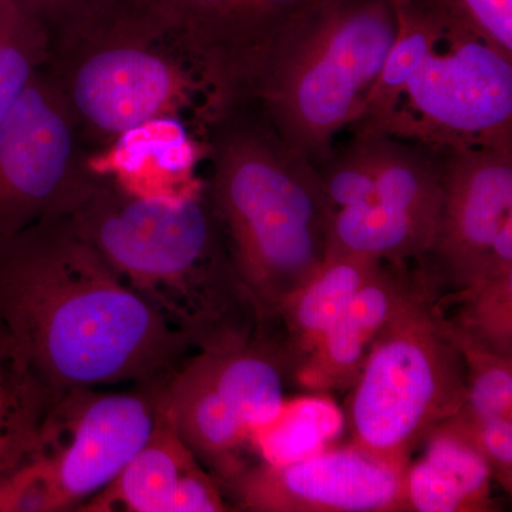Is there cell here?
<instances>
[{
	"label": "cell",
	"instance_id": "cell-1",
	"mask_svg": "<svg viewBox=\"0 0 512 512\" xmlns=\"http://www.w3.org/2000/svg\"><path fill=\"white\" fill-rule=\"evenodd\" d=\"M0 318L57 397L168 382L192 350L69 217L0 245Z\"/></svg>",
	"mask_w": 512,
	"mask_h": 512
},
{
	"label": "cell",
	"instance_id": "cell-2",
	"mask_svg": "<svg viewBox=\"0 0 512 512\" xmlns=\"http://www.w3.org/2000/svg\"><path fill=\"white\" fill-rule=\"evenodd\" d=\"M69 218L192 349L237 348L265 332L204 187L180 197H144L106 175Z\"/></svg>",
	"mask_w": 512,
	"mask_h": 512
},
{
	"label": "cell",
	"instance_id": "cell-3",
	"mask_svg": "<svg viewBox=\"0 0 512 512\" xmlns=\"http://www.w3.org/2000/svg\"><path fill=\"white\" fill-rule=\"evenodd\" d=\"M208 201L265 332L326 258L332 205L312 161L278 136L255 104L202 127Z\"/></svg>",
	"mask_w": 512,
	"mask_h": 512
},
{
	"label": "cell",
	"instance_id": "cell-4",
	"mask_svg": "<svg viewBox=\"0 0 512 512\" xmlns=\"http://www.w3.org/2000/svg\"><path fill=\"white\" fill-rule=\"evenodd\" d=\"M42 69L93 157L148 124L208 119L200 66L154 0H119L50 37Z\"/></svg>",
	"mask_w": 512,
	"mask_h": 512
},
{
	"label": "cell",
	"instance_id": "cell-5",
	"mask_svg": "<svg viewBox=\"0 0 512 512\" xmlns=\"http://www.w3.org/2000/svg\"><path fill=\"white\" fill-rule=\"evenodd\" d=\"M397 30L394 0H311L269 50L251 103L313 163L362 117Z\"/></svg>",
	"mask_w": 512,
	"mask_h": 512
},
{
	"label": "cell",
	"instance_id": "cell-6",
	"mask_svg": "<svg viewBox=\"0 0 512 512\" xmlns=\"http://www.w3.org/2000/svg\"><path fill=\"white\" fill-rule=\"evenodd\" d=\"M446 288L429 262L380 330L349 400L350 444L407 468L414 450L463 407L466 365L444 311Z\"/></svg>",
	"mask_w": 512,
	"mask_h": 512
},
{
	"label": "cell",
	"instance_id": "cell-7",
	"mask_svg": "<svg viewBox=\"0 0 512 512\" xmlns=\"http://www.w3.org/2000/svg\"><path fill=\"white\" fill-rule=\"evenodd\" d=\"M165 383L63 393L28 456L0 477V512L79 510L150 439L163 413Z\"/></svg>",
	"mask_w": 512,
	"mask_h": 512
},
{
	"label": "cell",
	"instance_id": "cell-8",
	"mask_svg": "<svg viewBox=\"0 0 512 512\" xmlns=\"http://www.w3.org/2000/svg\"><path fill=\"white\" fill-rule=\"evenodd\" d=\"M104 177L40 67L0 123V245L39 222L70 217Z\"/></svg>",
	"mask_w": 512,
	"mask_h": 512
},
{
	"label": "cell",
	"instance_id": "cell-9",
	"mask_svg": "<svg viewBox=\"0 0 512 512\" xmlns=\"http://www.w3.org/2000/svg\"><path fill=\"white\" fill-rule=\"evenodd\" d=\"M443 42L410 77L384 136L512 150V60L461 30L446 29Z\"/></svg>",
	"mask_w": 512,
	"mask_h": 512
},
{
	"label": "cell",
	"instance_id": "cell-10",
	"mask_svg": "<svg viewBox=\"0 0 512 512\" xmlns=\"http://www.w3.org/2000/svg\"><path fill=\"white\" fill-rule=\"evenodd\" d=\"M406 468L352 444L333 446L293 463L255 461L222 485L235 511L403 512Z\"/></svg>",
	"mask_w": 512,
	"mask_h": 512
},
{
	"label": "cell",
	"instance_id": "cell-11",
	"mask_svg": "<svg viewBox=\"0 0 512 512\" xmlns=\"http://www.w3.org/2000/svg\"><path fill=\"white\" fill-rule=\"evenodd\" d=\"M180 32L210 90L208 121L251 101L269 50L311 0H154Z\"/></svg>",
	"mask_w": 512,
	"mask_h": 512
},
{
	"label": "cell",
	"instance_id": "cell-12",
	"mask_svg": "<svg viewBox=\"0 0 512 512\" xmlns=\"http://www.w3.org/2000/svg\"><path fill=\"white\" fill-rule=\"evenodd\" d=\"M443 202L427 256L444 288L473 285L484 272L500 229L512 221V150L448 151Z\"/></svg>",
	"mask_w": 512,
	"mask_h": 512
},
{
	"label": "cell",
	"instance_id": "cell-13",
	"mask_svg": "<svg viewBox=\"0 0 512 512\" xmlns=\"http://www.w3.org/2000/svg\"><path fill=\"white\" fill-rule=\"evenodd\" d=\"M417 271L382 262L356 292L291 382L309 393L352 389L380 330L416 284Z\"/></svg>",
	"mask_w": 512,
	"mask_h": 512
},
{
	"label": "cell",
	"instance_id": "cell-14",
	"mask_svg": "<svg viewBox=\"0 0 512 512\" xmlns=\"http://www.w3.org/2000/svg\"><path fill=\"white\" fill-rule=\"evenodd\" d=\"M423 456L406 468L407 503L417 512L494 511L490 468L480 451L447 419L424 439Z\"/></svg>",
	"mask_w": 512,
	"mask_h": 512
},
{
	"label": "cell",
	"instance_id": "cell-15",
	"mask_svg": "<svg viewBox=\"0 0 512 512\" xmlns=\"http://www.w3.org/2000/svg\"><path fill=\"white\" fill-rule=\"evenodd\" d=\"M380 264L362 256L326 255L311 281L281 309L268 332L278 345L288 380L301 369Z\"/></svg>",
	"mask_w": 512,
	"mask_h": 512
},
{
	"label": "cell",
	"instance_id": "cell-16",
	"mask_svg": "<svg viewBox=\"0 0 512 512\" xmlns=\"http://www.w3.org/2000/svg\"><path fill=\"white\" fill-rule=\"evenodd\" d=\"M197 463L168 419L163 402V413L147 443L109 485L77 511L170 512L178 481Z\"/></svg>",
	"mask_w": 512,
	"mask_h": 512
},
{
	"label": "cell",
	"instance_id": "cell-17",
	"mask_svg": "<svg viewBox=\"0 0 512 512\" xmlns=\"http://www.w3.org/2000/svg\"><path fill=\"white\" fill-rule=\"evenodd\" d=\"M57 399L0 318V477L28 456Z\"/></svg>",
	"mask_w": 512,
	"mask_h": 512
},
{
	"label": "cell",
	"instance_id": "cell-18",
	"mask_svg": "<svg viewBox=\"0 0 512 512\" xmlns=\"http://www.w3.org/2000/svg\"><path fill=\"white\" fill-rule=\"evenodd\" d=\"M436 231L377 201L335 211L326 255L362 256L389 264L423 261Z\"/></svg>",
	"mask_w": 512,
	"mask_h": 512
},
{
	"label": "cell",
	"instance_id": "cell-19",
	"mask_svg": "<svg viewBox=\"0 0 512 512\" xmlns=\"http://www.w3.org/2000/svg\"><path fill=\"white\" fill-rule=\"evenodd\" d=\"M394 5L399 30L356 123L360 128L357 134L384 136L404 87L446 32L443 22L419 0H394Z\"/></svg>",
	"mask_w": 512,
	"mask_h": 512
},
{
	"label": "cell",
	"instance_id": "cell-20",
	"mask_svg": "<svg viewBox=\"0 0 512 512\" xmlns=\"http://www.w3.org/2000/svg\"><path fill=\"white\" fill-rule=\"evenodd\" d=\"M346 416L328 394L311 393L285 400L281 410L252 437V453L261 463H293L336 446Z\"/></svg>",
	"mask_w": 512,
	"mask_h": 512
},
{
	"label": "cell",
	"instance_id": "cell-21",
	"mask_svg": "<svg viewBox=\"0 0 512 512\" xmlns=\"http://www.w3.org/2000/svg\"><path fill=\"white\" fill-rule=\"evenodd\" d=\"M444 298L456 305L446 315L458 340L512 359V272L481 276Z\"/></svg>",
	"mask_w": 512,
	"mask_h": 512
},
{
	"label": "cell",
	"instance_id": "cell-22",
	"mask_svg": "<svg viewBox=\"0 0 512 512\" xmlns=\"http://www.w3.org/2000/svg\"><path fill=\"white\" fill-rule=\"evenodd\" d=\"M46 36L15 0H0V123L43 66Z\"/></svg>",
	"mask_w": 512,
	"mask_h": 512
},
{
	"label": "cell",
	"instance_id": "cell-23",
	"mask_svg": "<svg viewBox=\"0 0 512 512\" xmlns=\"http://www.w3.org/2000/svg\"><path fill=\"white\" fill-rule=\"evenodd\" d=\"M457 339V338H456ZM466 365L467 396L457 414L468 423L512 419V359L458 340Z\"/></svg>",
	"mask_w": 512,
	"mask_h": 512
},
{
	"label": "cell",
	"instance_id": "cell-24",
	"mask_svg": "<svg viewBox=\"0 0 512 512\" xmlns=\"http://www.w3.org/2000/svg\"><path fill=\"white\" fill-rule=\"evenodd\" d=\"M387 136L357 134L356 143L320 174L333 211L365 204L375 197Z\"/></svg>",
	"mask_w": 512,
	"mask_h": 512
},
{
	"label": "cell",
	"instance_id": "cell-25",
	"mask_svg": "<svg viewBox=\"0 0 512 512\" xmlns=\"http://www.w3.org/2000/svg\"><path fill=\"white\" fill-rule=\"evenodd\" d=\"M443 22L512 60V0H419Z\"/></svg>",
	"mask_w": 512,
	"mask_h": 512
},
{
	"label": "cell",
	"instance_id": "cell-26",
	"mask_svg": "<svg viewBox=\"0 0 512 512\" xmlns=\"http://www.w3.org/2000/svg\"><path fill=\"white\" fill-rule=\"evenodd\" d=\"M476 446L490 468L493 481L504 491L512 490V419H494L468 423L458 414L450 417Z\"/></svg>",
	"mask_w": 512,
	"mask_h": 512
},
{
	"label": "cell",
	"instance_id": "cell-27",
	"mask_svg": "<svg viewBox=\"0 0 512 512\" xmlns=\"http://www.w3.org/2000/svg\"><path fill=\"white\" fill-rule=\"evenodd\" d=\"M235 511L220 483L200 463L185 471L178 481L170 512Z\"/></svg>",
	"mask_w": 512,
	"mask_h": 512
},
{
	"label": "cell",
	"instance_id": "cell-28",
	"mask_svg": "<svg viewBox=\"0 0 512 512\" xmlns=\"http://www.w3.org/2000/svg\"><path fill=\"white\" fill-rule=\"evenodd\" d=\"M116 2L117 0H25L23 12L40 26L47 42L50 37L59 35L80 20L96 15Z\"/></svg>",
	"mask_w": 512,
	"mask_h": 512
}]
</instances>
